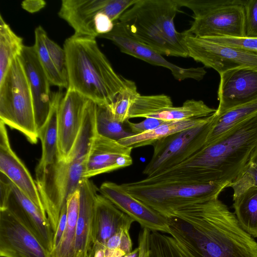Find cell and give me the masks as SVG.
I'll use <instances>...</instances> for the list:
<instances>
[{"label":"cell","instance_id":"obj_36","mask_svg":"<svg viewBox=\"0 0 257 257\" xmlns=\"http://www.w3.org/2000/svg\"><path fill=\"white\" fill-rule=\"evenodd\" d=\"M252 187H257V147L230 186L233 191V199Z\"/></svg>","mask_w":257,"mask_h":257},{"label":"cell","instance_id":"obj_24","mask_svg":"<svg viewBox=\"0 0 257 257\" xmlns=\"http://www.w3.org/2000/svg\"><path fill=\"white\" fill-rule=\"evenodd\" d=\"M208 117L209 116L203 118L166 121L154 130L125 138L118 142L121 145L132 149L153 145L157 141L174 133L201 124L206 121Z\"/></svg>","mask_w":257,"mask_h":257},{"label":"cell","instance_id":"obj_2","mask_svg":"<svg viewBox=\"0 0 257 257\" xmlns=\"http://www.w3.org/2000/svg\"><path fill=\"white\" fill-rule=\"evenodd\" d=\"M257 147V113L181 164L152 177L155 182L232 183Z\"/></svg>","mask_w":257,"mask_h":257},{"label":"cell","instance_id":"obj_30","mask_svg":"<svg viewBox=\"0 0 257 257\" xmlns=\"http://www.w3.org/2000/svg\"><path fill=\"white\" fill-rule=\"evenodd\" d=\"M25 45L0 15V81L3 79L13 60L19 56Z\"/></svg>","mask_w":257,"mask_h":257},{"label":"cell","instance_id":"obj_25","mask_svg":"<svg viewBox=\"0 0 257 257\" xmlns=\"http://www.w3.org/2000/svg\"><path fill=\"white\" fill-rule=\"evenodd\" d=\"M256 113H257V97L220 114H217L215 112L216 120L208 136L205 145L219 139Z\"/></svg>","mask_w":257,"mask_h":257},{"label":"cell","instance_id":"obj_41","mask_svg":"<svg viewBox=\"0 0 257 257\" xmlns=\"http://www.w3.org/2000/svg\"><path fill=\"white\" fill-rule=\"evenodd\" d=\"M165 122L166 121L158 118L148 117L138 123L131 122L128 119L125 123L129 130L136 135L154 130Z\"/></svg>","mask_w":257,"mask_h":257},{"label":"cell","instance_id":"obj_8","mask_svg":"<svg viewBox=\"0 0 257 257\" xmlns=\"http://www.w3.org/2000/svg\"><path fill=\"white\" fill-rule=\"evenodd\" d=\"M86 160H57L36 175V183L47 217L55 233L61 210L68 197L84 179Z\"/></svg>","mask_w":257,"mask_h":257},{"label":"cell","instance_id":"obj_32","mask_svg":"<svg viewBox=\"0 0 257 257\" xmlns=\"http://www.w3.org/2000/svg\"><path fill=\"white\" fill-rule=\"evenodd\" d=\"M96 131L97 134L117 142L135 135L129 130L125 122L122 123L115 119L105 106L97 104Z\"/></svg>","mask_w":257,"mask_h":257},{"label":"cell","instance_id":"obj_38","mask_svg":"<svg viewBox=\"0 0 257 257\" xmlns=\"http://www.w3.org/2000/svg\"><path fill=\"white\" fill-rule=\"evenodd\" d=\"M44 41L54 64L61 75L67 80L66 56L64 48H62L52 40L48 36L47 33L44 36Z\"/></svg>","mask_w":257,"mask_h":257},{"label":"cell","instance_id":"obj_14","mask_svg":"<svg viewBox=\"0 0 257 257\" xmlns=\"http://www.w3.org/2000/svg\"><path fill=\"white\" fill-rule=\"evenodd\" d=\"M89 99L68 88L57 110L58 160L65 161L74 145L82 123Z\"/></svg>","mask_w":257,"mask_h":257},{"label":"cell","instance_id":"obj_15","mask_svg":"<svg viewBox=\"0 0 257 257\" xmlns=\"http://www.w3.org/2000/svg\"><path fill=\"white\" fill-rule=\"evenodd\" d=\"M219 75L217 92L219 104L216 114L257 97V70L239 68L227 70Z\"/></svg>","mask_w":257,"mask_h":257},{"label":"cell","instance_id":"obj_21","mask_svg":"<svg viewBox=\"0 0 257 257\" xmlns=\"http://www.w3.org/2000/svg\"><path fill=\"white\" fill-rule=\"evenodd\" d=\"M10 182L12 192L7 208L16 212L23 218L42 245L50 253L54 247V232L47 215Z\"/></svg>","mask_w":257,"mask_h":257},{"label":"cell","instance_id":"obj_1","mask_svg":"<svg viewBox=\"0 0 257 257\" xmlns=\"http://www.w3.org/2000/svg\"><path fill=\"white\" fill-rule=\"evenodd\" d=\"M165 216L169 234L185 257H257V242L218 198Z\"/></svg>","mask_w":257,"mask_h":257},{"label":"cell","instance_id":"obj_33","mask_svg":"<svg viewBox=\"0 0 257 257\" xmlns=\"http://www.w3.org/2000/svg\"><path fill=\"white\" fill-rule=\"evenodd\" d=\"M171 97L162 94L153 95L140 94L135 101L131 109L128 119L143 117L156 113L166 108L172 107Z\"/></svg>","mask_w":257,"mask_h":257},{"label":"cell","instance_id":"obj_11","mask_svg":"<svg viewBox=\"0 0 257 257\" xmlns=\"http://www.w3.org/2000/svg\"><path fill=\"white\" fill-rule=\"evenodd\" d=\"M0 256L50 257V252L23 218L7 208L0 210Z\"/></svg>","mask_w":257,"mask_h":257},{"label":"cell","instance_id":"obj_39","mask_svg":"<svg viewBox=\"0 0 257 257\" xmlns=\"http://www.w3.org/2000/svg\"><path fill=\"white\" fill-rule=\"evenodd\" d=\"M245 37L257 38V0H244Z\"/></svg>","mask_w":257,"mask_h":257},{"label":"cell","instance_id":"obj_29","mask_svg":"<svg viewBox=\"0 0 257 257\" xmlns=\"http://www.w3.org/2000/svg\"><path fill=\"white\" fill-rule=\"evenodd\" d=\"M216 110L202 100L190 99L186 100L180 106L165 108L146 118L154 117L165 121H179L205 117L213 114Z\"/></svg>","mask_w":257,"mask_h":257},{"label":"cell","instance_id":"obj_31","mask_svg":"<svg viewBox=\"0 0 257 257\" xmlns=\"http://www.w3.org/2000/svg\"><path fill=\"white\" fill-rule=\"evenodd\" d=\"M46 32L41 26L35 30V43L33 45L41 65L51 85L60 88L68 87V81L60 73L54 64L47 49L44 41Z\"/></svg>","mask_w":257,"mask_h":257},{"label":"cell","instance_id":"obj_46","mask_svg":"<svg viewBox=\"0 0 257 257\" xmlns=\"http://www.w3.org/2000/svg\"><path fill=\"white\" fill-rule=\"evenodd\" d=\"M46 5V2L43 0H25L21 3L22 8L30 13H37Z\"/></svg>","mask_w":257,"mask_h":257},{"label":"cell","instance_id":"obj_42","mask_svg":"<svg viewBox=\"0 0 257 257\" xmlns=\"http://www.w3.org/2000/svg\"><path fill=\"white\" fill-rule=\"evenodd\" d=\"M114 23L105 14L98 13L94 18V27L98 36L111 32L113 29Z\"/></svg>","mask_w":257,"mask_h":257},{"label":"cell","instance_id":"obj_18","mask_svg":"<svg viewBox=\"0 0 257 257\" xmlns=\"http://www.w3.org/2000/svg\"><path fill=\"white\" fill-rule=\"evenodd\" d=\"M132 149L96 133L86 160L84 178L132 165Z\"/></svg>","mask_w":257,"mask_h":257},{"label":"cell","instance_id":"obj_44","mask_svg":"<svg viewBox=\"0 0 257 257\" xmlns=\"http://www.w3.org/2000/svg\"><path fill=\"white\" fill-rule=\"evenodd\" d=\"M67 207L66 202L61 210L58 225L54 233L53 249L57 246L63 236L67 223Z\"/></svg>","mask_w":257,"mask_h":257},{"label":"cell","instance_id":"obj_45","mask_svg":"<svg viewBox=\"0 0 257 257\" xmlns=\"http://www.w3.org/2000/svg\"><path fill=\"white\" fill-rule=\"evenodd\" d=\"M150 231L147 228H143L139 233L138 239L139 257H149V237Z\"/></svg>","mask_w":257,"mask_h":257},{"label":"cell","instance_id":"obj_5","mask_svg":"<svg viewBox=\"0 0 257 257\" xmlns=\"http://www.w3.org/2000/svg\"><path fill=\"white\" fill-rule=\"evenodd\" d=\"M231 184L227 182L148 183L141 180L121 185L130 195L165 216L184 206L217 198Z\"/></svg>","mask_w":257,"mask_h":257},{"label":"cell","instance_id":"obj_9","mask_svg":"<svg viewBox=\"0 0 257 257\" xmlns=\"http://www.w3.org/2000/svg\"><path fill=\"white\" fill-rule=\"evenodd\" d=\"M216 120L215 112L204 122L156 142L152 158L143 173L151 177L185 162L203 148Z\"/></svg>","mask_w":257,"mask_h":257},{"label":"cell","instance_id":"obj_13","mask_svg":"<svg viewBox=\"0 0 257 257\" xmlns=\"http://www.w3.org/2000/svg\"><path fill=\"white\" fill-rule=\"evenodd\" d=\"M98 191L143 228L169 234L166 217L130 195L121 184L105 182Z\"/></svg>","mask_w":257,"mask_h":257},{"label":"cell","instance_id":"obj_10","mask_svg":"<svg viewBox=\"0 0 257 257\" xmlns=\"http://www.w3.org/2000/svg\"><path fill=\"white\" fill-rule=\"evenodd\" d=\"M182 33L188 57L219 74L239 68L257 70V53L216 43L196 37L187 30Z\"/></svg>","mask_w":257,"mask_h":257},{"label":"cell","instance_id":"obj_47","mask_svg":"<svg viewBox=\"0 0 257 257\" xmlns=\"http://www.w3.org/2000/svg\"><path fill=\"white\" fill-rule=\"evenodd\" d=\"M140 251L138 246L135 249L133 250L132 252L126 254L123 257H139Z\"/></svg>","mask_w":257,"mask_h":257},{"label":"cell","instance_id":"obj_16","mask_svg":"<svg viewBox=\"0 0 257 257\" xmlns=\"http://www.w3.org/2000/svg\"><path fill=\"white\" fill-rule=\"evenodd\" d=\"M100 13L113 19V0H63L58 14L73 29L74 35L96 38L94 18Z\"/></svg>","mask_w":257,"mask_h":257},{"label":"cell","instance_id":"obj_35","mask_svg":"<svg viewBox=\"0 0 257 257\" xmlns=\"http://www.w3.org/2000/svg\"><path fill=\"white\" fill-rule=\"evenodd\" d=\"M149 257H185L175 241L162 232L150 231Z\"/></svg>","mask_w":257,"mask_h":257},{"label":"cell","instance_id":"obj_19","mask_svg":"<svg viewBox=\"0 0 257 257\" xmlns=\"http://www.w3.org/2000/svg\"><path fill=\"white\" fill-rule=\"evenodd\" d=\"M6 125L0 120V172L47 215L35 180L11 148Z\"/></svg>","mask_w":257,"mask_h":257},{"label":"cell","instance_id":"obj_3","mask_svg":"<svg viewBox=\"0 0 257 257\" xmlns=\"http://www.w3.org/2000/svg\"><path fill=\"white\" fill-rule=\"evenodd\" d=\"M63 48L68 88L97 105H111L124 88L125 78L115 72L99 49L96 38L73 35L66 39Z\"/></svg>","mask_w":257,"mask_h":257},{"label":"cell","instance_id":"obj_40","mask_svg":"<svg viewBox=\"0 0 257 257\" xmlns=\"http://www.w3.org/2000/svg\"><path fill=\"white\" fill-rule=\"evenodd\" d=\"M109 249H120L125 253L133 250V243L130 234V229H122L117 232L104 244Z\"/></svg>","mask_w":257,"mask_h":257},{"label":"cell","instance_id":"obj_6","mask_svg":"<svg viewBox=\"0 0 257 257\" xmlns=\"http://www.w3.org/2000/svg\"><path fill=\"white\" fill-rule=\"evenodd\" d=\"M0 120L22 133L31 143H37L32 95L19 56L13 60L0 81Z\"/></svg>","mask_w":257,"mask_h":257},{"label":"cell","instance_id":"obj_7","mask_svg":"<svg viewBox=\"0 0 257 257\" xmlns=\"http://www.w3.org/2000/svg\"><path fill=\"white\" fill-rule=\"evenodd\" d=\"M180 8L190 9L193 21L187 30L202 38L245 37L243 5L227 6L226 0H176Z\"/></svg>","mask_w":257,"mask_h":257},{"label":"cell","instance_id":"obj_4","mask_svg":"<svg viewBox=\"0 0 257 257\" xmlns=\"http://www.w3.org/2000/svg\"><path fill=\"white\" fill-rule=\"evenodd\" d=\"M176 0H137L118 19L137 40L162 55L188 57L174 20Z\"/></svg>","mask_w":257,"mask_h":257},{"label":"cell","instance_id":"obj_37","mask_svg":"<svg viewBox=\"0 0 257 257\" xmlns=\"http://www.w3.org/2000/svg\"><path fill=\"white\" fill-rule=\"evenodd\" d=\"M204 39L220 44L257 53V38L247 37H214Z\"/></svg>","mask_w":257,"mask_h":257},{"label":"cell","instance_id":"obj_12","mask_svg":"<svg viewBox=\"0 0 257 257\" xmlns=\"http://www.w3.org/2000/svg\"><path fill=\"white\" fill-rule=\"evenodd\" d=\"M98 37L111 41L123 53L152 65L168 69L177 80L193 79L200 81L206 74L203 67L182 68L168 61L163 55L135 39L118 21L115 22L111 32Z\"/></svg>","mask_w":257,"mask_h":257},{"label":"cell","instance_id":"obj_23","mask_svg":"<svg viewBox=\"0 0 257 257\" xmlns=\"http://www.w3.org/2000/svg\"><path fill=\"white\" fill-rule=\"evenodd\" d=\"M61 90L52 93L51 109L49 117L38 131L42 143V156L36 169V175L42 173L48 166L58 160L57 110L63 96Z\"/></svg>","mask_w":257,"mask_h":257},{"label":"cell","instance_id":"obj_28","mask_svg":"<svg viewBox=\"0 0 257 257\" xmlns=\"http://www.w3.org/2000/svg\"><path fill=\"white\" fill-rule=\"evenodd\" d=\"M236 217L248 234L257 237V187L249 188L233 199Z\"/></svg>","mask_w":257,"mask_h":257},{"label":"cell","instance_id":"obj_27","mask_svg":"<svg viewBox=\"0 0 257 257\" xmlns=\"http://www.w3.org/2000/svg\"><path fill=\"white\" fill-rule=\"evenodd\" d=\"M79 189L67 199V223L63 236L50 257H75L76 225L79 208Z\"/></svg>","mask_w":257,"mask_h":257},{"label":"cell","instance_id":"obj_17","mask_svg":"<svg viewBox=\"0 0 257 257\" xmlns=\"http://www.w3.org/2000/svg\"><path fill=\"white\" fill-rule=\"evenodd\" d=\"M19 57L25 70L32 95L37 131L47 121L51 109L50 82L34 46H24Z\"/></svg>","mask_w":257,"mask_h":257},{"label":"cell","instance_id":"obj_20","mask_svg":"<svg viewBox=\"0 0 257 257\" xmlns=\"http://www.w3.org/2000/svg\"><path fill=\"white\" fill-rule=\"evenodd\" d=\"M79 208L76 225L75 257H88L93 244L95 206L98 188L84 178L79 187Z\"/></svg>","mask_w":257,"mask_h":257},{"label":"cell","instance_id":"obj_26","mask_svg":"<svg viewBox=\"0 0 257 257\" xmlns=\"http://www.w3.org/2000/svg\"><path fill=\"white\" fill-rule=\"evenodd\" d=\"M97 104L89 100L86 105L79 132L67 159L86 160L93 139L96 135V112Z\"/></svg>","mask_w":257,"mask_h":257},{"label":"cell","instance_id":"obj_22","mask_svg":"<svg viewBox=\"0 0 257 257\" xmlns=\"http://www.w3.org/2000/svg\"><path fill=\"white\" fill-rule=\"evenodd\" d=\"M135 220L101 194L96 198L93 225V243L105 244L122 229H130Z\"/></svg>","mask_w":257,"mask_h":257},{"label":"cell","instance_id":"obj_34","mask_svg":"<svg viewBox=\"0 0 257 257\" xmlns=\"http://www.w3.org/2000/svg\"><path fill=\"white\" fill-rule=\"evenodd\" d=\"M140 94L137 91L136 83L125 79L124 88L117 94L113 102L106 107L115 119L124 123L129 119L128 116L132 107Z\"/></svg>","mask_w":257,"mask_h":257},{"label":"cell","instance_id":"obj_43","mask_svg":"<svg viewBox=\"0 0 257 257\" xmlns=\"http://www.w3.org/2000/svg\"><path fill=\"white\" fill-rule=\"evenodd\" d=\"M10 180L3 173L0 175V210L7 207L9 200L12 194Z\"/></svg>","mask_w":257,"mask_h":257}]
</instances>
